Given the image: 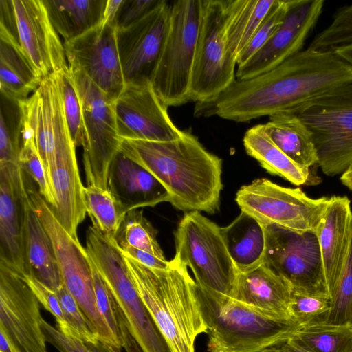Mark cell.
Returning <instances> with one entry per match:
<instances>
[{"label": "cell", "instance_id": "obj_1", "mask_svg": "<svg viewBox=\"0 0 352 352\" xmlns=\"http://www.w3.org/2000/svg\"><path fill=\"white\" fill-rule=\"evenodd\" d=\"M350 83L349 63L333 50L308 47L268 72L248 79H236L212 100L196 103L195 115L244 122L280 113H294Z\"/></svg>", "mask_w": 352, "mask_h": 352}, {"label": "cell", "instance_id": "obj_2", "mask_svg": "<svg viewBox=\"0 0 352 352\" xmlns=\"http://www.w3.org/2000/svg\"><path fill=\"white\" fill-rule=\"evenodd\" d=\"M119 151L153 175L177 209L219 210L222 160L191 133L183 131L177 139L166 142L122 140Z\"/></svg>", "mask_w": 352, "mask_h": 352}, {"label": "cell", "instance_id": "obj_3", "mask_svg": "<svg viewBox=\"0 0 352 352\" xmlns=\"http://www.w3.org/2000/svg\"><path fill=\"white\" fill-rule=\"evenodd\" d=\"M131 278L172 352H195L206 333L197 283L188 267L174 257L167 269H153L124 256Z\"/></svg>", "mask_w": 352, "mask_h": 352}, {"label": "cell", "instance_id": "obj_4", "mask_svg": "<svg viewBox=\"0 0 352 352\" xmlns=\"http://www.w3.org/2000/svg\"><path fill=\"white\" fill-rule=\"evenodd\" d=\"M196 293L209 352H259L285 342L299 328L292 320L267 316L197 284Z\"/></svg>", "mask_w": 352, "mask_h": 352}, {"label": "cell", "instance_id": "obj_5", "mask_svg": "<svg viewBox=\"0 0 352 352\" xmlns=\"http://www.w3.org/2000/svg\"><path fill=\"white\" fill-rule=\"evenodd\" d=\"M34 183L25 175L28 197L52 241L63 284L76 300L100 342L122 349L98 311L92 267L85 248L62 226Z\"/></svg>", "mask_w": 352, "mask_h": 352}, {"label": "cell", "instance_id": "obj_6", "mask_svg": "<svg viewBox=\"0 0 352 352\" xmlns=\"http://www.w3.org/2000/svg\"><path fill=\"white\" fill-rule=\"evenodd\" d=\"M85 250L111 290L131 335L142 351L172 352L142 300L116 241L90 226Z\"/></svg>", "mask_w": 352, "mask_h": 352}, {"label": "cell", "instance_id": "obj_7", "mask_svg": "<svg viewBox=\"0 0 352 352\" xmlns=\"http://www.w3.org/2000/svg\"><path fill=\"white\" fill-rule=\"evenodd\" d=\"M202 12V0L170 3L169 27L151 79L160 100L168 107L190 101V85Z\"/></svg>", "mask_w": 352, "mask_h": 352}, {"label": "cell", "instance_id": "obj_8", "mask_svg": "<svg viewBox=\"0 0 352 352\" xmlns=\"http://www.w3.org/2000/svg\"><path fill=\"white\" fill-rule=\"evenodd\" d=\"M175 256L192 270L201 288L230 296L237 271L221 228L198 211L186 212L175 232Z\"/></svg>", "mask_w": 352, "mask_h": 352}, {"label": "cell", "instance_id": "obj_9", "mask_svg": "<svg viewBox=\"0 0 352 352\" xmlns=\"http://www.w3.org/2000/svg\"><path fill=\"white\" fill-rule=\"evenodd\" d=\"M311 131L318 166L327 176L352 163V83L339 87L294 112Z\"/></svg>", "mask_w": 352, "mask_h": 352}, {"label": "cell", "instance_id": "obj_10", "mask_svg": "<svg viewBox=\"0 0 352 352\" xmlns=\"http://www.w3.org/2000/svg\"><path fill=\"white\" fill-rule=\"evenodd\" d=\"M70 72L82 108L86 184L108 190L110 166L122 142L113 102L87 76L78 71Z\"/></svg>", "mask_w": 352, "mask_h": 352}, {"label": "cell", "instance_id": "obj_11", "mask_svg": "<svg viewBox=\"0 0 352 352\" xmlns=\"http://www.w3.org/2000/svg\"><path fill=\"white\" fill-rule=\"evenodd\" d=\"M235 200L242 212L263 226L302 233L316 232L330 197L313 199L300 188L283 187L262 178L241 186Z\"/></svg>", "mask_w": 352, "mask_h": 352}, {"label": "cell", "instance_id": "obj_12", "mask_svg": "<svg viewBox=\"0 0 352 352\" xmlns=\"http://www.w3.org/2000/svg\"><path fill=\"white\" fill-rule=\"evenodd\" d=\"M226 21V0H202L190 101L210 100L236 80L237 63L228 48Z\"/></svg>", "mask_w": 352, "mask_h": 352}, {"label": "cell", "instance_id": "obj_13", "mask_svg": "<svg viewBox=\"0 0 352 352\" xmlns=\"http://www.w3.org/2000/svg\"><path fill=\"white\" fill-rule=\"evenodd\" d=\"M264 226L266 248L263 263L285 278L292 290L329 297L316 232Z\"/></svg>", "mask_w": 352, "mask_h": 352}, {"label": "cell", "instance_id": "obj_14", "mask_svg": "<svg viewBox=\"0 0 352 352\" xmlns=\"http://www.w3.org/2000/svg\"><path fill=\"white\" fill-rule=\"evenodd\" d=\"M170 20V3L160 0L129 26L117 29V46L125 84L151 82Z\"/></svg>", "mask_w": 352, "mask_h": 352}, {"label": "cell", "instance_id": "obj_15", "mask_svg": "<svg viewBox=\"0 0 352 352\" xmlns=\"http://www.w3.org/2000/svg\"><path fill=\"white\" fill-rule=\"evenodd\" d=\"M116 27L100 23L81 36L63 43L69 70L92 80L113 102L124 89Z\"/></svg>", "mask_w": 352, "mask_h": 352}, {"label": "cell", "instance_id": "obj_16", "mask_svg": "<svg viewBox=\"0 0 352 352\" xmlns=\"http://www.w3.org/2000/svg\"><path fill=\"white\" fill-rule=\"evenodd\" d=\"M113 107L122 140L166 142L176 140L182 133L151 82L126 85Z\"/></svg>", "mask_w": 352, "mask_h": 352}, {"label": "cell", "instance_id": "obj_17", "mask_svg": "<svg viewBox=\"0 0 352 352\" xmlns=\"http://www.w3.org/2000/svg\"><path fill=\"white\" fill-rule=\"evenodd\" d=\"M324 4L323 0H292L269 41L245 63L237 67L236 79H248L268 72L302 51Z\"/></svg>", "mask_w": 352, "mask_h": 352}, {"label": "cell", "instance_id": "obj_18", "mask_svg": "<svg viewBox=\"0 0 352 352\" xmlns=\"http://www.w3.org/2000/svg\"><path fill=\"white\" fill-rule=\"evenodd\" d=\"M17 40L38 76L69 69L64 44L49 18L43 0H12Z\"/></svg>", "mask_w": 352, "mask_h": 352}, {"label": "cell", "instance_id": "obj_19", "mask_svg": "<svg viewBox=\"0 0 352 352\" xmlns=\"http://www.w3.org/2000/svg\"><path fill=\"white\" fill-rule=\"evenodd\" d=\"M40 302L18 273L0 263V325L22 352H47Z\"/></svg>", "mask_w": 352, "mask_h": 352}, {"label": "cell", "instance_id": "obj_20", "mask_svg": "<svg viewBox=\"0 0 352 352\" xmlns=\"http://www.w3.org/2000/svg\"><path fill=\"white\" fill-rule=\"evenodd\" d=\"M25 176L17 163H0V263L22 277L26 275L24 254Z\"/></svg>", "mask_w": 352, "mask_h": 352}, {"label": "cell", "instance_id": "obj_21", "mask_svg": "<svg viewBox=\"0 0 352 352\" xmlns=\"http://www.w3.org/2000/svg\"><path fill=\"white\" fill-rule=\"evenodd\" d=\"M76 148L68 127L58 138L48 179L54 199L51 208L62 226L78 239V228L84 221L87 210Z\"/></svg>", "mask_w": 352, "mask_h": 352}, {"label": "cell", "instance_id": "obj_22", "mask_svg": "<svg viewBox=\"0 0 352 352\" xmlns=\"http://www.w3.org/2000/svg\"><path fill=\"white\" fill-rule=\"evenodd\" d=\"M331 299L352 242V208L346 196H331L316 232Z\"/></svg>", "mask_w": 352, "mask_h": 352}, {"label": "cell", "instance_id": "obj_23", "mask_svg": "<svg viewBox=\"0 0 352 352\" xmlns=\"http://www.w3.org/2000/svg\"><path fill=\"white\" fill-rule=\"evenodd\" d=\"M292 294L290 284L262 263L237 274L230 296L267 316L292 320L289 314Z\"/></svg>", "mask_w": 352, "mask_h": 352}, {"label": "cell", "instance_id": "obj_24", "mask_svg": "<svg viewBox=\"0 0 352 352\" xmlns=\"http://www.w3.org/2000/svg\"><path fill=\"white\" fill-rule=\"evenodd\" d=\"M108 189L126 212L170 202V196L163 185L145 168L120 151L110 166Z\"/></svg>", "mask_w": 352, "mask_h": 352}, {"label": "cell", "instance_id": "obj_25", "mask_svg": "<svg viewBox=\"0 0 352 352\" xmlns=\"http://www.w3.org/2000/svg\"><path fill=\"white\" fill-rule=\"evenodd\" d=\"M24 254L26 275L36 278L56 291L63 280L54 250L29 197L25 206Z\"/></svg>", "mask_w": 352, "mask_h": 352}, {"label": "cell", "instance_id": "obj_26", "mask_svg": "<svg viewBox=\"0 0 352 352\" xmlns=\"http://www.w3.org/2000/svg\"><path fill=\"white\" fill-rule=\"evenodd\" d=\"M246 153L256 160L270 174L279 176L296 186L317 185L320 178L311 168L292 160L270 138L264 124L249 129L243 138Z\"/></svg>", "mask_w": 352, "mask_h": 352}, {"label": "cell", "instance_id": "obj_27", "mask_svg": "<svg viewBox=\"0 0 352 352\" xmlns=\"http://www.w3.org/2000/svg\"><path fill=\"white\" fill-rule=\"evenodd\" d=\"M222 235L237 273L257 267L263 263L266 236L265 226L250 214L241 212Z\"/></svg>", "mask_w": 352, "mask_h": 352}, {"label": "cell", "instance_id": "obj_28", "mask_svg": "<svg viewBox=\"0 0 352 352\" xmlns=\"http://www.w3.org/2000/svg\"><path fill=\"white\" fill-rule=\"evenodd\" d=\"M264 128L272 142L296 164L311 169L318 166L313 134L296 113L284 112L271 116Z\"/></svg>", "mask_w": 352, "mask_h": 352}, {"label": "cell", "instance_id": "obj_29", "mask_svg": "<svg viewBox=\"0 0 352 352\" xmlns=\"http://www.w3.org/2000/svg\"><path fill=\"white\" fill-rule=\"evenodd\" d=\"M42 78L13 38L0 35V89L3 96L19 102L28 98Z\"/></svg>", "mask_w": 352, "mask_h": 352}, {"label": "cell", "instance_id": "obj_30", "mask_svg": "<svg viewBox=\"0 0 352 352\" xmlns=\"http://www.w3.org/2000/svg\"><path fill=\"white\" fill-rule=\"evenodd\" d=\"M55 30L72 41L98 25L107 0H43Z\"/></svg>", "mask_w": 352, "mask_h": 352}, {"label": "cell", "instance_id": "obj_31", "mask_svg": "<svg viewBox=\"0 0 352 352\" xmlns=\"http://www.w3.org/2000/svg\"><path fill=\"white\" fill-rule=\"evenodd\" d=\"M275 1L226 0L227 45L236 63Z\"/></svg>", "mask_w": 352, "mask_h": 352}, {"label": "cell", "instance_id": "obj_32", "mask_svg": "<svg viewBox=\"0 0 352 352\" xmlns=\"http://www.w3.org/2000/svg\"><path fill=\"white\" fill-rule=\"evenodd\" d=\"M313 352H352V324L320 322L301 327L292 337Z\"/></svg>", "mask_w": 352, "mask_h": 352}, {"label": "cell", "instance_id": "obj_33", "mask_svg": "<svg viewBox=\"0 0 352 352\" xmlns=\"http://www.w3.org/2000/svg\"><path fill=\"white\" fill-rule=\"evenodd\" d=\"M83 197L92 226L105 236L115 239L127 213L111 192L94 186H86Z\"/></svg>", "mask_w": 352, "mask_h": 352}, {"label": "cell", "instance_id": "obj_34", "mask_svg": "<svg viewBox=\"0 0 352 352\" xmlns=\"http://www.w3.org/2000/svg\"><path fill=\"white\" fill-rule=\"evenodd\" d=\"M114 240L120 248L131 246L165 258L157 240V230L138 209L125 214Z\"/></svg>", "mask_w": 352, "mask_h": 352}, {"label": "cell", "instance_id": "obj_35", "mask_svg": "<svg viewBox=\"0 0 352 352\" xmlns=\"http://www.w3.org/2000/svg\"><path fill=\"white\" fill-rule=\"evenodd\" d=\"M21 147V116L18 102L1 94L0 163L19 164Z\"/></svg>", "mask_w": 352, "mask_h": 352}, {"label": "cell", "instance_id": "obj_36", "mask_svg": "<svg viewBox=\"0 0 352 352\" xmlns=\"http://www.w3.org/2000/svg\"><path fill=\"white\" fill-rule=\"evenodd\" d=\"M328 296L306 294L292 290L289 304L292 320L299 327L326 322L331 310Z\"/></svg>", "mask_w": 352, "mask_h": 352}, {"label": "cell", "instance_id": "obj_37", "mask_svg": "<svg viewBox=\"0 0 352 352\" xmlns=\"http://www.w3.org/2000/svg\"><path fill=\"white\" fill-rule=\"evenodd\" d=\"M350 43H352V4L337 10L331 23L314 37L309 48L328 50Z\"/></svg>", "mask_w": 352, "mask_h": 352}, {"label": "cell", "instance_id": "obj_38", "mask_svg": "<svg viewBox=\"0 0 352 352\" xmlns=\"http://www.w3.org/2000/svg\"><path fill=\"white\" fill-rule=\"evenodd\" d=\"M331 302V310L326 322L352 324V242Z\"/></svg>", "mask_w": 352, "mask_h": 352}, {"label": "cell", "instance_id": "obj_39", "mask_svg": "<svg viewBox=\"0 0 352 352\" xmlns=\"http://www.w3.org/2000/svg\"><path fill=\"white\" fill-rule=\"evenodd\" d=\"M292 0H276L250 41L237 58V67L245 63L269 41L283 21Z\"/></svg>", "mask_w": 352, "mask_h": 352}, {"label": "cell", "instance_id": "obj_40", "mask_svg": "<svg viewBox=\"0 0 352 352\" xmlns=\"http://www.w3.org/2000/svg\"><path fill=\"white\" fill-rule=\"evenodd\" d=\"M63 108L68 127L76 147L82 146V108L72 74L68 69L60 73Z\"/></svg>", "mask_w": 352, "mask_h": 352}, {"label": "cell", "instance_id": "obj_41", "mask_svg": "<svg viewBox=\"0 0 352 352\" xmlns=\"http://www.w3.org/2000/svg\"><path fill=\"white\" fill-rule=\"evenodd\" d=\"M19 164L36 183L40 194L52 206L54 199L47 173L34 144L30 140L21 138Z\"/></svg>", "mask_w": 352, "mask_h": 352}, {"label": "cell", "instance_id": "obj_42", "mask_svg": "<svg viewBox=\"0 0 352 352\" xmlns=\"http://www.w3.org/2000/svg\"><path fill=\"white\" fill-rule=\"evenodd\" d=\"M58 296L65 318L74 331L77 338L94 345H97L100 340L91 330L82 309L76 300L62 283L56 290Z\"/></svg>", "mask_w": 352, "mask_h": 352}, {"label": "cell", "instance_id": "obj_43", "mask_svg": "<svg viewBox=\"0 0 352 352\" xmlns=\"http://www.w3.org/2000/svg\"><path fill=\"white\" fill-rule=\"evenodd\" d=\"M91 263L98 311L123 348L120 338L118 306L107 283L91 261Z\"/></svg>", "mask_w": 352, "mask_h": 352}, {"label": "cell", "instance_id": "obj_44", "mask_svg": "<svg viewBox=\"0 0 352 352\" xmlns=\"http://www.w3.org/2000/svg\"><path fill=\"white\" fill-rule=\"evenodd\" d=\"M23 278L37 298L40 304L54 317L57 329L68 337L76 338L75 333L65 318L56 291L32 276L26 275Z\"/></svg>", "mask_w": 352, "mask_h": 352}, {"label": "cell", "instance_id": "obj_45", "mask_svg": "<svg viewBox=\"0 0 352 352\" xmlns=\"http://www.w3.org/2000/svg\"><path fill=\"white\" fill-rule=\"evenodd\" d=\"M41 327L46 342L54 346L59 352H102L96 345L65 336L44 319L41 322Z\"/></svg>", "mask_w": 352, "mask_h": 352}, {"label": "cell", "instance_id": "obj_46", "mask_svg": "<svg viewBox=\"0 0 352 352\" xmlns=\"http://www.w3.org/2000/svg\"><path fill=\"white\" fill-rule=\"evenodd\" d=\"M159 1L123 0L115 21L116 29L124 28L133 23L157 5Z\"/></svg>", "mask_w": 352, "mask_h": 352}, {"label": "cell", "instance_id": "obj_47", "mask_svg": "<svg viewBox=\"0 0 352 352\" xmlns=\"http://www.w3.org/2000/svg\"><path fill=\"white\" fill-rule=\"evenodd\" d=\"M124 256H127L146 267L165 270L169 265V261L166 258H160L148 252L131 246L120 248Z\"/></svg>", "mask_w": 352, "mask_h": 352}, {"label": "cell", "instance_id": "obj_48", "mask_svg": "<svg viewBox=\"0 0 352 352\" xmlns=\"http://www.w3.org/2000/svg\"><path fill=\"white\" fill-rule=\"evenodd\" d=\"M0 352H22L2 325H0Z\"/></svg>", "mask_w": 352, "mask_h": 352}, {"label": "cell", "instance_id": "obj_49", "mask_svg": "<svg viewBox=\"0 0 352 352\" xmlns=\"http://www.w3.org/2000/svg\"><path fill=\"white\" fill-rule=\"evenodd\" d=\"M123 0H107L102 23L115 25V21Z\"/></svg>", "mask_w": 352, "mask_h": 352}, {"label": "cell", "instance_id": "obj_50", "mask_svg": "<svg viewBox=\"0 0 352 352\" xmlns=\"http://www.w3.org/2000/svg\"><path fill=\"white\" fill-rule=\"evenodd\" d=\"M283 352H313L300 344L292 337L280 344Z\"/></svg>", "mask_w": 352, "mask_h": 352}, {"label": "cell", "instance_id": "obj_51", "mask_svg": "<svg viewBox=\"0 0 352 352\" xmlns=\"http://www.w3.org/2000/svg\"><path fill=\"white\" fill-rule=\"evenodd\" d=\"M333 50L340 58L352 66V43L335 47Z\"/></svg>", "mask_w": 352, "mask_h": 352}, {"label": "cell", "instance_id": "obj_52", "mask_svg": "<svg viewBox=\"0 0 352 352\" xmlns=\"http://www.w3.org/2000/svg\"><path fill=\"white\" fill-rule=\"evenodd\" d=\"M340 179L344 186L352 191V163L342 173Z\"/></svg>", "mask_w": 352, "mask_h": 352}, {"label": "cell", "instance_id": "obj_53", "mask_svg": "<svg viewBox=\"0 0 352 352\" xmlns=\"http://www.w3.org/2000/svg\"><path fill=\"white\" fill-rule=\"evenodd\" d=\"M102 352H122V349L104 344L101 342L96 345Z\"/></svg>", "mask_w": 352, "mask_h": 352}, {"label": "cell", "instance_id": "obj_54", "mask_svg": "<svg viewBox=\"0 0 352 352\" xmlns=\"http://www.w3.org/2000/svg\"><path fill=\"white\" fill-rule=\"evenodd\" d=\"M259 352H283L280 344L265 349Z\"/></svg>", "mask_w": 352, "mask_h": 352}]
</instances>
